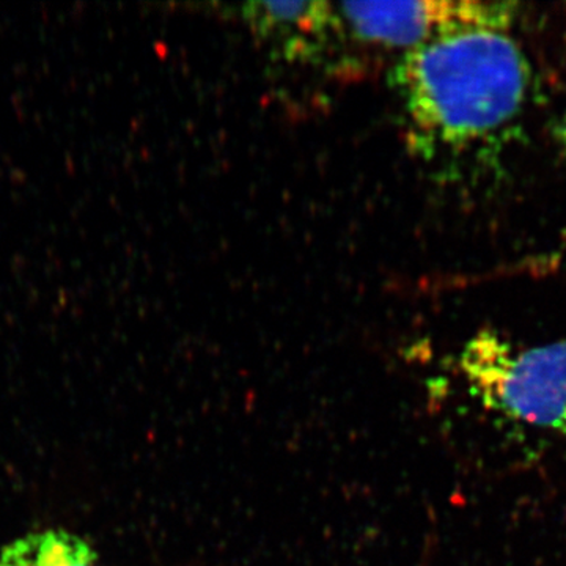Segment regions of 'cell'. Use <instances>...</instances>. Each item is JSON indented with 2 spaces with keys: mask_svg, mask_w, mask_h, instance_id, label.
Returning a JSON list of instances; mask_svg holds the SVG:
<instances>
[{
  "mask_svg": "<svg viewBox=\"0 0 566 566\" xmlns=\"http://www.w3.org/2000/svg\"><path fill=\"white\" fill-rule=\"evenodd\" d=\"M354 35L368 43L403 48L406 52L471 29L509 31L515 6L479 0L424 2H359L338 6Z\"/></svg>",
  "mask_w": 566,
  "mask_h": 566,
  "instance_id": "3957f363",
  "label": "cell"
},
{
  "mask_svg": "<svg viewBox=\"0 0 566 566\" xmlns=\"http://www.w3.org/2000/svg\"><path fill=\"white\" fill-rule=\"evenodd\" d=\"M0 566H99L95 551L81 536L65 531L33 532L0 553Z\"/></svg>",
  "mask_w": 566,
  "mask_h": 566,
  "instance_id": "5b68a950",
  "label": "cell"
},
{
  "mask_svg": "<svg viewBox=\"0 0 566 566\" xmlns=\"http://www.w3.org/2000/svg\"><path fill=\"white\" fill-rule=\"evenodd\" d=\"M471 394L490 411L566 436V342L520 348L482 331L458 359Z\"/></svg>",
  "mask_w": 566,
  "mask_h": 566,
  "instance_id": "7a4b0ae2",
  "label": "cell"
},
{
  "mask_svg": "<svg viewBox=\"0 0 566 566\" xmlns=\"http://www.w3.org/2000/svg\"><path fill=\"white\" fill-rule=\"evenodd\" d=\"M252 32L290 61L314 59L342 25L327 2H251L243 7Z\"/></svg>",
  "mask_w": 566,
  "mask_h": 566,
  "instance_id": "277c9868",
  "label": "cell"
},
{
  "mask_svg": "<svg viewBox=\"0 0 566 566\" xmlns=\"http://www.w3.org/2000/svg\"><path fill=\"white\" fill-rule=\"evenodd\" d=\"M415 151L460 155L515 120L531 66L509 31L471 29L408 51L392 71Z\"/></svg>",
  "mask_w": 566,
  "mask_h": 566,
  "instance_id": "6da1fadb",
  "label": "cell"
}]
</instances>
